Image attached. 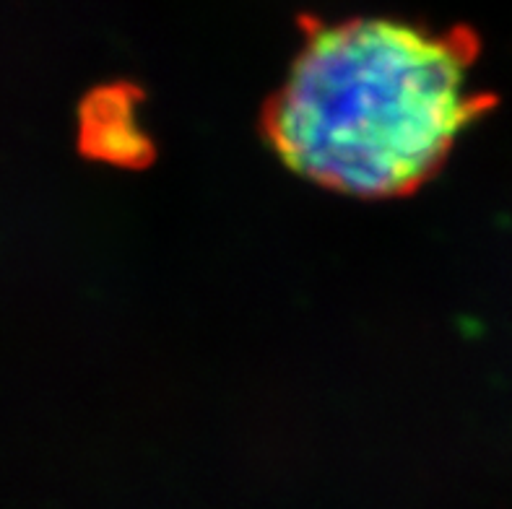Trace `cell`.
<instances>
[{"mask_svg":"<svg viewBox=\"0 0 512 509\" xmlns=\"http://www.w3.org/2000/svg\"><path fill=\"white\" fill-rule=\"evenodd\" d=\"M479 42L401 19L307 24L263 136L299 177L354 198H401L494 107L471 86Z\"/></svg>","mask_w":512,"mask_h":509,"instance_id":"cell-1","label":"cell"},{"mask_svg":"<svg viewBox=\"0 0 512 509\" xmlns=\"http://www.w3.org/2000/svg\"><path fill=\"white\" fill-rule=\"evenodd\" d=\"M136 89L125 84L94 89L78 107V149L115 167H146L154 146L138 125Z\"/></svg>","mask_w":512,"mask_h":509,"instance_id":"cell-2","label":"cell"}]
</instances>
